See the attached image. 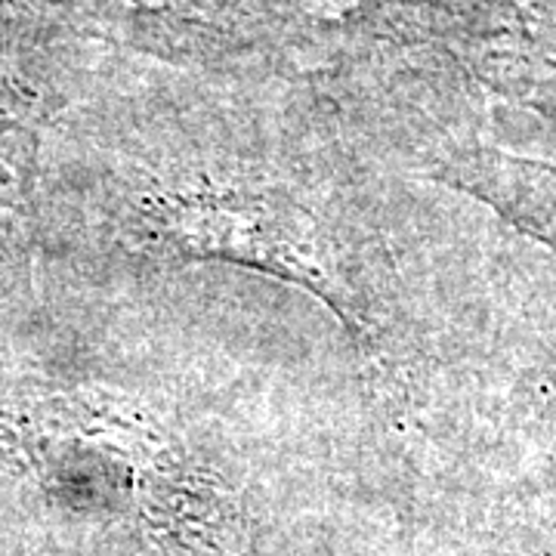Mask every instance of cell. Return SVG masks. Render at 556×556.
<instances>
[{"label": "cell", "instance_id": "obj_2", "mask_svg": "<svg viewBox=\"0 0 556 556\" xmlns=\"http://www.w3.org/2000/svg\"><path fill=\"white\" fill-rule=\"evenodd\" d=\"M439 177L492 204L497 214L556 254V164L470 152L439 164Z\"/></svg>", "mask_w": 556, "mask_h": 556}, {"label": "cell", "instance_id": "obj_1", "mask_svg": "<svg viewBox=\"0 0 556 556\" xmlns=\"http://www.w3.org/2000/svg\"><path fill=\"white\" fill-rule=\"evenodd\" d=\"M124 229L159 260H223L288 278L328 300L346 325L365 328L316 214L281 189L204 177L161 182L130 204Z\"/></svg>", "mask_w": 556, "mask_h": 556}]
</instances>
